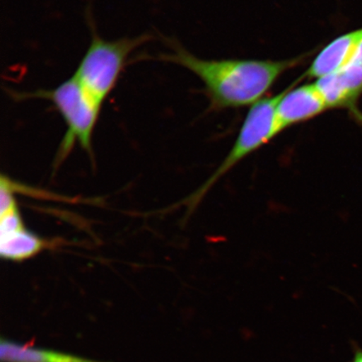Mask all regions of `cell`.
<instances>
[{
  "label": "cell",
  "instance_id": "4",
  "mask_svg": "<svg viewBox=\"0 0 362 362\" xmlns=\"http://www.w3.org/2000/svg\"><path fill=\"white\" fill-rule=\"evenodd\" d=\"M283 93L284 90L276 96L262 98L251 106L228 156L202 187L185 201L188 210L194 211L218 180L244 158L259 151L283 132L284 129L277 113L278 103Z\"/></svg>",
  "mask_w": 362,
  "mask_h": 362
},
{
  "label": "cell",
  "instance_id": "2",
  "mask_svg": "<svg viewBox=\"0 0 362 362\" xmlns=\"http://www.w3.org/2000/svg\"><path fill=\"white\" fill-rule=\"evenodd\" d=\"M8 94L16 101L31 99L47 100L53 104L66 124V132L58 148L56 168L66 160L78 143L93 156V135L102 107L89 96L74 76L52 89H37L33 92L10 90Z\"/></svg>",
  "mask_w": 362,
  "mask_h": 362
},
{
  "label": "cell",
  "instance_id": "5",
  "mask_svg": "<svg viewBox=\"0 0 362 362\" xmlns=\"http://www.w3.org/2000/svg\"><path fill=\"white\" fill-rule=\"evenodd\" d=\"M1 257L13 262L29 259L47 248L49 243L25 228L13 191L1 188Z\"/></svg>",
  "mask_w": 362,
  "mask_h": 362
},
{
  "label": "cell",
  "instance_id": "3",
  "mask_svg": "<svg viewBox=\"0 0 362 362\" xmlns=\"http://www.w3.org/2000/svg\"><path fill=\"white\" fill-rule=\"evenodd\" d=\"M92 27V39L74 75L86 92L103 107L115 88L129 57L146 44L152 36L144 34L136 37L107 40L99 36Z\"/></svg>",
  "mask_w": 362,
  "mask_h": 362
},
{
  "label": "cell",
  "instance_id": "7",
  "mask_svg": "<svg viewBox=\"0 0 362 362\" xmlns=\"http://www.w3.org/2000/svg\"><path fill=\"white\" fill-rule=\"evenodd\" d=\"M317 87L329 108L354 110L362 93V66L349 63L336 74L316 81Z\"/></svg>",
  "mask_w": 362,
  "mask_h": 362
},
{
  "label": "cell",
  "instance_id": "6",
  "mask_svg": "<svg viewBox=\"0 0 362 362\" xmlns=\"http://www.w3.org/2000/svg\"><path fill=\"white\" fill-rule=\"evenodd\" d=\"M301 80L298 78L284 90L278 103V117L284 130L313 119L329 110L315 83L296 87Z\"/></svg>",
  "mask_w": 362,
  "mask_h": 362
},
{
  "label": "cell",
  "instance_id": "8",
  "mask_svg": "<svg viewBox=\"0 0 362 362\" xmlns=\"http://www.w3.org/2000/svg\"><path fill=\"white\" fill-rule=\"evenodd\" d=\"M361 39L362 28L333 40L317 54L300 78L317 80L341 70L351 62Z\"/></svg>",
  "mask_w": 362,
  "mask_h": 362
},
{
  "label": "cell",
  "instance_id": "1",
  "mask_svg": "<svg viewBox=\"0 0 362 362\" xmlns=\"http://www.w3.org/2000/svg\"><path fill=\"white\" fill-rule=\"evenodd\" d=\"M172 52L163 61L187 68L205 85L211 110L252 106L264 98L280 76L306 60L303 55L289 60H204L173 40Z\"/></svg>",
  "mask_w": 362,
  "mask_h": 362
},
{
  "label": "cell",
  "instance_id": "11",
  "mask_svg": "<svg viewBox=\"0 0 362 362\" xmlns=\"http://www.w3.org/2000/svg\"><path fill=\"white\" fill-rule=\"evenodd\" d=\"M351 362H362V351H358L356 353L354 359Z\"/></svg>",
  "mask_w": 362,
  "mask_h": 362
},
{
  "label": "cell",
  "instance_id": "10",
  "mask_svg": "<svg viewBox=\"0 0 362 362\" xmlns=\"http://www.w3.org/2000/svg\"><path fill=\"white\" fill-rule=\"evenodd\" d=\"M350 63H355V64L362 66V39Z\"/></svg>",
  "mask_w": 362,
  "mask_h": 362
},
{
  "label": "cell",
  "instance_id": "9",
  "mask_svg": "<svg viewBox=\"0 0 362 362\" xmlns=\"http://www.w3.org/2000/svg\"><path fill=\"white\" fill-rule=\"evenodd\" d=\"M1 362H105L85 358L62 351L44 349L20 344L10 339H0Z\"/></svg>",
  "mask_w": 362,
  "mask_h": 362
}]
</instances>
